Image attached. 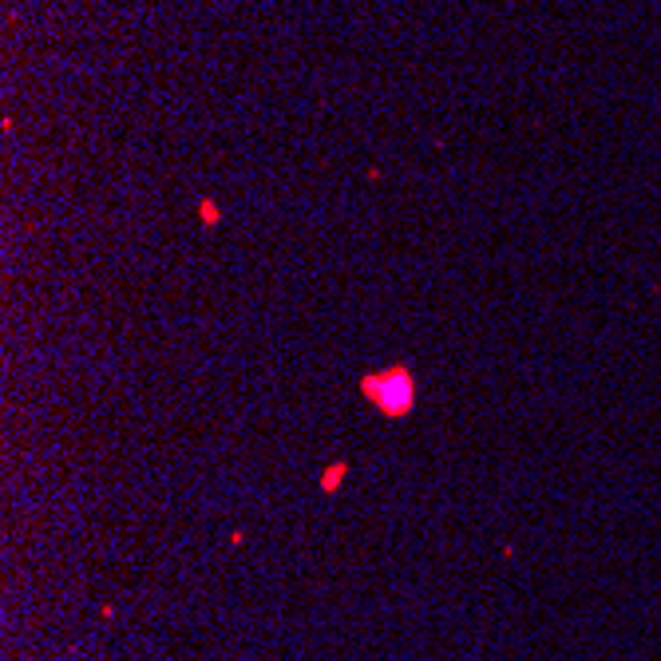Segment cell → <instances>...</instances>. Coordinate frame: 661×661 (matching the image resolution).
I'll use <instances>...</instances> for the list:
<instances>
[{
	"label": "cell",
	"instance_id": "6da1fadb",
	"mask_svg": "<svg viewBox=\"0 0 661 661\" xmlns=\"http://www.w3.org/2000/svg\"><path fill=\"white\" fill-rule=\"evenodd\" d=\"M361 388H365V396L385 412V416H408L412 404H416V381H412V373L404 365L365 376Z\"/></svg>",
	"mask_w": 661,
	"mask_h": 661
},
{
	"label": "cell",
	"instance_id": "7a4b0ae2",
	"mask_svg": "<svg viewBox=\"0 0 661 661\" xmlns=\"http://www.w3.org/2000/svg\"><path fill=\"white\" fill-rule=\"evenodd\" d=\"M337 480H345V464H337V467H329V472H325V492H333V487H337Z\"/></svg>",
	"mask_w": 661,
	"mask_h": 661
}]
</instances>
